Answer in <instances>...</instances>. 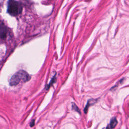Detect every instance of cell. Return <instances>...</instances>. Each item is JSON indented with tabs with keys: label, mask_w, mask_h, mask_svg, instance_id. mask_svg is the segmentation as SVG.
Segmentation results:
<instances>
[{
	"label": "cell",
	"mask_w": 129,
	"mask_h": 129,
	"mask_svg": "<svg viewBox=\"0 0 129 129\" xmlns=\"http://www.w3.org/2000/svg\"><path fill=\"white\" fill-rule=\"evenodd\" d=\"M30 75L25 71L20 70L12 76L10 80L11 86H16L20 82H26L30 79Z\"/></svg>",
	"instance_id": "1"
},
{
	"label": "cell",
	"mask_w": 129,
	"mask_h": 129,
	"mask_svg": "<svg viewBox=\"0 0 129 129\" xmlns=\"http://www.w3.org/2000/svg\"><path fill=\"white\" fill-rule=\"evenodd\" d=\"M72 107H73V108L74 109H75L76 111H78V112H79V113H81L79 109V108L76 106V105L75 104H73V105H72Z\"/></svg>",
	"instance_id": "6"
},
{
	"label": "cell",
	"mask_w": 129,
	"mask_h": 129,
	"mask_svg": "<svg viewBox=\"0 0 129 129\" xmlns=\"http://www.w3.org/2000/svg\"><path fill=\"white\" fill-rule=\"evenodd\" d=\"M8 33V27L2 22L0 21V38L3 39L6 38Z\"/></svg>",
	"instance_id": "3"
},
{
	"label": "cell",
	"mask_w": 129,
	"mask_h": 129,
	"mask_svg": "<svg viewBox=\"0 0 129 129\" xmlns=\"http://www.w3.org/2000/svg\"><path fill=\"white\" fill-rule=\"evenodd\" d=\"M55 81H56V77H55V76H54L51 79L50 83L47 85V87L46 86V89H48L51 86V85H52L53 83H54V82H55Z\"/></svg>",
	"instance_id": "5"
},
{
	"label": "cell",
	"mask_w": 129,
	"mask_h": 129,
	"mask_svg": "<svg viewBox=\"0 0 129 129\" xmlns=\"http://www.w3.org/2000/svg\"><path fill=\"white\" fill-rule=\"evenodd\" d=\"M117 121L116 119L115 118H113L112 119H111L108 127L110 128H114L115 127V126L117 125Z\"/></svg>",
	"instance_id": "4"
},
{
	"label": "cell",
	"mask_w": 129,
	"mask_h": 129,
	"mask_svg": "<svg viewBox=\"0 0 129 129\" xmlns=\"http://www.w3.org/2000/svg\"><path fill=\"white\" fill-rule=\"evenodd\" d=\"M22 7L20 4L15 0H10L8 5V12L12 16H16L21 13Z\"/></svg>",
	"instance_id": "2"
},
{
	"label": "cell",
	"mask_w": 129,
	"mask_h": 129,
	"mask_svg": "<svg viewBox=\"0 0 129 129\" xmlns=\"http://www.w3.org/2000/svg\"><path fill=\"white\" fill-rule=\"evenodd\" d=\"M34 125V120H33L32 121V122L30 123V126H31V127H32L33 125Z\"/></svg>",
	"instance_id": "7"
}]
</instances>
